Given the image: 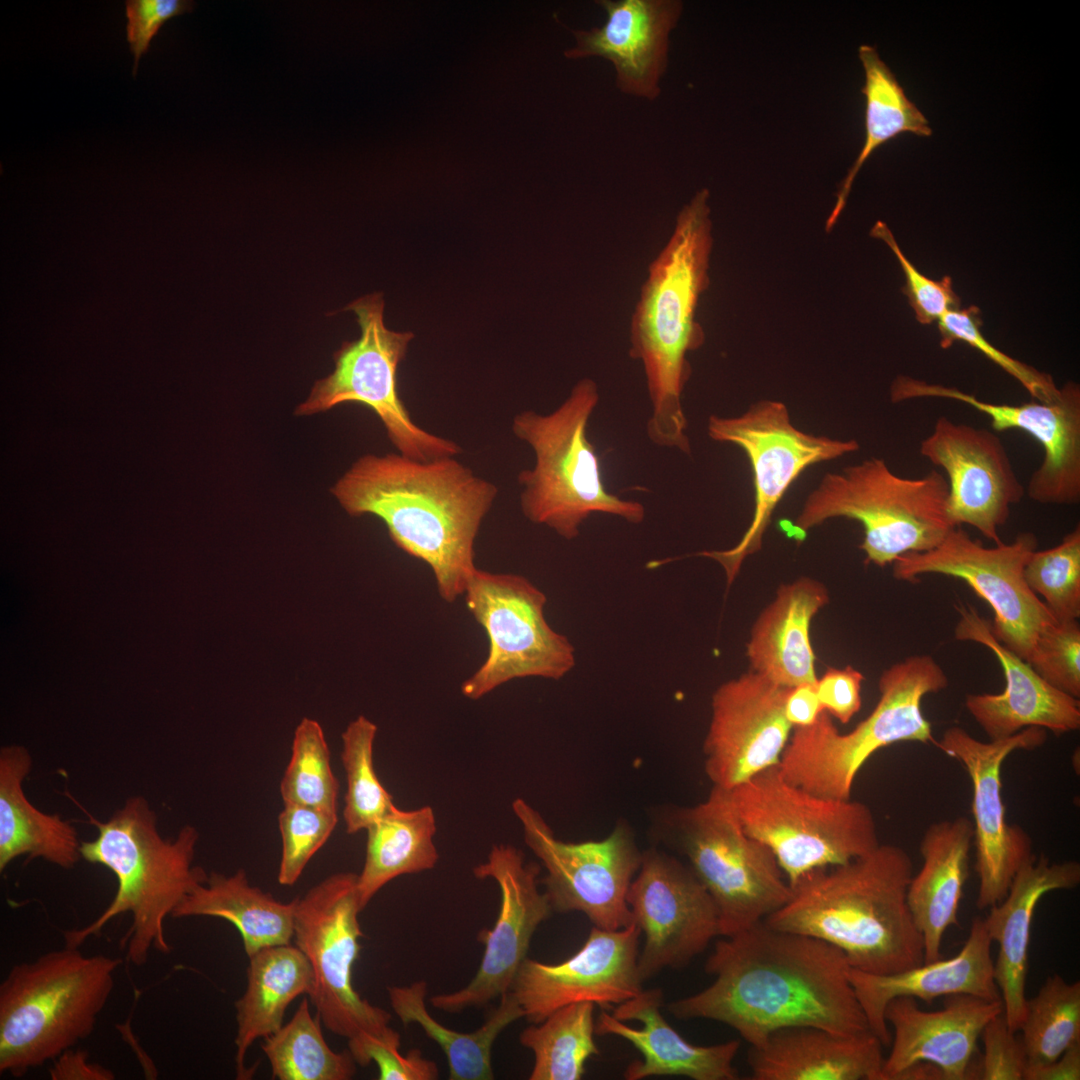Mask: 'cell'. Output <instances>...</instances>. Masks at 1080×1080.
Instances as JSON below:
<instances>
[{
  "label": "cell",
  "mask_w": 1080,
  "mask_h": 1080,
  "mask_svg": "<svg viewBox=\"0 0 1080 1080\" xmlns=\"http://www.w3.org/2000/svg\"><path fill=\"white\" fill-rule=\"evenodd\" d=\"M338 822L337 813L284 803L278 824L282 851L278 882L292 886L302 875L313 855L326 843Z\"/></svg>",
  "instance_id": "7dc6e473"
},
{
  "label": "cell",
  "mask_w": 1080,
  "mask_h": 1080,
  "mask_svg": "<svg viewBox=\"0 0 1080 1080\" xmlns=\"http://www.w3.org/2000/svg\"><path fill=\"white\" fill-rule=\"evenodd\" d=\"M947 499L946 477L937 470L905 478L893 473L883 459L872 457L827 473L807 496L789 535L801 541L832 518L858 521L864 530L860 549L865 562L884 567L943 541L954 528Z\"/></svg>",
  "instance_id": "9c48e42d"
},
{
  "label": "cell",
  "mask_w": 1080,
  "mask_h": 1080,
  "mask_svg": "<svg viewBox=\"0 0 1080 1080\" xmlns=\"http://www.w3.org/2000/svg\"><path fill=\"white\" fill-rule=\"evenodd\" d=\"M1080 1041L1070 1045L1055 1060L1038 1065H1027L1023 1080H1079Z\"/></svg>",
  "instance_id": "6f0895ef"
},
{
  "label": "cell",
  "mask_w": 1080,
  "mask_h": 1080,
  "mask_svg": "<svg viewBox=\"0 0 1080 1080\" xmlns=\"http://www.w3.org/2000/svg\"><path fill=\"white\" fill-rule=\"evenodd\" d=\"M400 1034L389 1027L376 1035H365L348 1040V1050L355 1062L367 1066L374 1061L380 1080H434L439 1076L436 1063L422 1056L419 1049L403 1055L400 1052Z\"/></svg>",
  "instance_id": "681fc988"
},
{
  "label": "cell",
  "mask_w": 1080,
  "mask_h": 1080,
  "mask_svg": "<svg viewBox=\"0 0 1080 1080\" xmlns=\"http://www.w3.org/2000/svg\"><path fill=\"white\" fill-rule=\"evenodd\" d=\"M894 1080H945V1077L936 1065L918 1062L901 1071Z\"/></svg>",
  "instance_id": "680465c9"
},
{
  "label": "cell",
  "mask_w": 1080,
  "mask_h": 1080,
  "mask_svg": "<svg viewBox=\"0 0 1080 1080\" xmlns=\"http://www.w3.org/2000/svg\"><path fill=\"white\" fill-rule=\"evenodd\" d=\"M314 989L311 965L296 945L264 948L249 957L247 986L236 1001V1072L238 1079L253 1073L246 1068L249 1047L283 1026L285 1011L301 995Z\"/></svg>",
  "instance_id": "e575fe53"
},
{
  "label": "cell",
  "mask_w": 1080,
  "mask_h": 1080,
  "mask_svg": "<svg viewBox=\"0 0 1080 1080\" xmlns=\"http://www.w3.org/2000/svg\"><path fill=\"white\" fill-rule=\"evenodd\" d=\"M858 56L865 75L861 89L865 96V139L839 187L835 205L826 221L827 232L831 231L843 211L858 172L878 147L902 133L921 137L932 135L928 120L907 97L877 49L863 44L858 49Z\"/></svg>",
  "instance_id": "f35d334b"
},
{
  "label": "cell",
  "mask_w": 1080,
  "mask_h": 1080,
  "mask_svg": "<svg viewBox=\"0 0 1080 1080\" xmlns=\"http://www.w3.org/2000/svg\"><path fill=\"white\" fill-rule=\"evenodd\" d=\"M1037 547V536L1024 532L1012 543L987 548L957 526L933 549L898 557L893 562V575L913 582L924 574L965 581L993 610L994 636L1029 662L1039 632L1056 621L1024 580V566Z\"/></svg>",
  "instance_id": "e0dca14e"
},
{
  "label": "cell",
  "mask_w": 1080,
  "mask_h": 1080,
  "mask_svg": "<svg viewBox=\"0 0 1080 1080\" xmlns=\"http://www.w3.org/2000/svg\"><path fill=\"white\" fill-rule=\"evenodd\" d=\"M53 1080H112L114 1073L97 1063L88 1061V1053L80 1049H68L53 1060L49 1070Z\"/></svg>",
  "instance_id": "11a10c76"
},
{
  "label": "cell",
  "mask_w": 1080,
  "mask_h": 1080,
  "mask_svg": "<svg viewBox=\"0 0 1080 1080\" xmlns=\"http://www.w3.org/2000/svg\"><path fill=\"white\" fill-rule=\"evenodd\" d=\"M870 235L884 241L896 256L906 280L903 292L908 298L916 319L921 324H930L939 320L948 310L959 308L960 298L952 288L950 276L933 280L920 273L906 258L893 233L884 222L877 221Z\"/></svg>",
  "instance_id": "f907efd6"
},
{
  "label": "cell",
  "mask_w": 1080,
  "mask_h": 1080,
  "mask_svg": "<svg viewBox=\"0 0 1080 1080\" xmlns=\"http://www.w3.org/2000/svg\"><path fill=\"white\" fill-rule=\"evenodd\" d=\"M892 402L916 398L959 401L990 418L995 432L1010 429L1030 435L1043 449V460L1025 489L1030 499L1045 505L1080 502V388L1069 381L1049 402L1009 405L986 402L955 387L900 375L890 389Z\"/></svg>",
  "instance_id": "ffe728a7"
},
{
  "label": "cell",
  "mask_w": 1080,
  "mask_h": 1080,
  "mask_svg": "<svg viewBox=\"0 0 1080 1080\" xmlns=\"http://www.w3.org/2000/svg\"><path fill=\"white\" fill-rule=\"evenodd\" d=\"M346 310L355 313L361 335L357 340L343 342L334 353L333 372L315 382L295 415H313L342 403L357 402L379 417L389 440L403 456L429 461L459 454L462 450L457 443L419 427L399 396L397 370L413 334L385 326L384 301L379 293L355 300Z\"/></svg>",
  "instance_id": "7c38bea8"
},
{
  "label": "cell",
  "mask_w": 1080,
  "mask_h": 1080,
  "mask_svg": "<svg viewBox=\"0 0 1080 1080\" xmlns=\"http://www.w3.org/2000/svg\"><path fill=\"white\" fill-rule=\"evenodd\" d=\"M919 450L947 475L951 524L970 525L1001 543L998 530L1008 520L1011 506L1023 498L1025 487L996 432L940 416Z\"/></svg>",
  "instance_id": "cb8c5ba5"
},
{
  "label": "cell",
  "mask_w": 1080,
  "mask_h": 1080,
  "mask_svg": "<svg viewBox=\"0 0 1080 1080\" xmlns=\"http://www.w3.org/2000/svg\"><path fill=\"white\" fill-rule=\"evenodd\" d=\"M670 818L675 845L716 906L719 936L757 925L790 899L774 854L744 832L727 790L712 786L704 801Z\"/></svg>",
  "instance_id": "8fae6325"
},
{
  "label": "cell",
  "mask_w": 1080,
  "mask_h": 1080,
  "mask_svg": "<svg viewBox=\"0 0 1080 1080\" xmlns=\"http://www.w3.org/2000/svg\"><path fill=\"white\" fill-rule=\"evenodd\" d=\"M196 3L191 0H127L126 39L134 57L132 75L135 77L140 58L150 48L152 39L171 18L190 13Z\"/></svg>",
  "instance_id": "f5cc1de1"
},
{
  "label": "cell",
  "mask_w": 1080,
  "mask_h": 1080,
  "mask_svg": "<svg viewBox=\"0 0 1080 1080\" xmlns=\"http://www.w3.org/2000/svg\"><path fill=\"white\" fill-rule=\"evenodd\" d=\"M339 784L320 724L304 718L297 726L289 763L280 783L284 803L337 813Z\"/></svg>",
  "instance_id": "ee69618b"
},
{
  "label": "cell",
  "mask_w": 1080,
  "mask_h": 1080,
  "mask_svg": "<svg viewBox=\"0 0 1080 1080\" xmlns=\"http://www.w3.org/2000/svg\"><path fill=\"white\" fill-rule=\"evenodd\" d=\"M121 962L65 945L14 965L0 984V1073L23 1077L89 1037Z\"/></svg>",
  "instance_id": "8992f818"
},
{
  "label": "cell",
  "mask_w": 1080,
  "mask_h": 1080,
  "mask_svg": "<svg viewBox=\"0 0 1080 1080\" xmlns=\"http://www.w3.org/2000/svg\"><path fill=\"white\" fill-rule=\"evenodd\" d=\"M789 689L749 670L714 691L703 743L712 786L731 790L779 765L793 730L784 712Z\"/></svg>",
  "instance_id": "7402d4cb"
},
{
  "label": "cell",
  "mask_w": 1080,
  "mask_h": 1080,
  "mask_svg": "<svg viewBox=\"0 0 1080 1080\" xmlns=\"http://www.w3.org/2000/svg\"><path fill=\"white\" fill-rule=\"evenodd\" d=\"M366 832L365 860L357 878L362 910L391 880L430 870L439 859L434 844L435 814L430 806L413 810L395 806Z\"/></svg>",
  "instance_id": "74e56055"
},
{
  "label": "cell",
  "mask_w": 1080,
  "mask_h": 1080,
  "mask_svg": "<svg viewBox=\"0 0 1080 1080\" xmlns=\"http://www.w3.org/2000/svg\"><path fill=\"white\" fill-rule=\"evenodd\" d=\"M633 922L644 935L642 982L666 968H682L719 936L716 906L690 867L655 848L643 851L627 893Z\"/></svg>",
  "instance_id": "d6986e66"
},
{
  "label": "cell",
  "mask_w": 1080,
  "mask_h": 1080,
  "mask_svg": "<svg viewBox=\"0 0 1080 1080\" xmlns=\"http://www.w3.org/2000/svg\"><path fill=\"white\" fill-rule=\"evenodd\" d=\"M991 943L984 921L972 920L969 936L958 954L893 973L871 974L850 967L849 979L870 1030L884 1047L891 1033L885 1020L890 1000L900 996L930 1003L940 996L969 994L985 1000H1001L994 979Z\"/></svg>",
  "instance_id": "f1b7e54d"
},
{
  "label": "cell",
  "mask_w": 1080,
  "mask_h": 1080,
  "mask_svg": "<svg viewBox=\"0 0 1080 1080\" xmlns=\"http://www.w3.org/2000/svg\"><path fill=\"white\" fill-rule=\"evenodd\" d=\"M860 671L848 665L844 668H828L817 678L816 691L823 710L842 724H847L862 706V682Z\"/></svg>",
  "instance_id": "db71d44e"
},
{
  "label": "cell",
  "mask_w": 1080,
  "mask_h": 1080,
  "mask_svg": "<svg viewBox=\"0 0 1080 1080\" xmlns=\"http://www.w3.org/2000/svg\"><path fill=\"white\" fill-rule=\"evenodd\" d=\"M828 601L825 585L813 578L782 584L752 626L746 645L749 670L788 688L816 683L810 626Z\"/></svg>",
  "instance_id": "1f68e13d"
},
{
  "label": "cell",
  "mask_w": 1080,
  "mask_h": 1080,
  "mask_svg": "<svg viewBox=\"0 0 1080 1080\" xmlns=\"http://www.w3.org/2000/svg\"><path fill=\"white\" fill-rule=\"evenodd\" d=\"M1055 689L1080 698V626L1077 620L1055 621L1039 632L1028 662Z\"/></svg>",
  "instance_id": "c3c4849f"
},
{
  "label": "cell",
  "mask_w": 1080,
  "mask_h": 1080,
  "mask_svg": "<svg viewBox=\"0 0 1080 1080\" xmlns=\"http://www.w3.org/2000/svg\"><path fill=\"white\" fill-rule=\"evenodd\" d=\"M637 925L618 930L593 926L582 947L557 964L525 958L510 987L524 1018L538 1024L557 1009L581 1002L619 1005L643 990L638 969Z\"/></svg>",
  "instance_id": "603a6c76"
},
{
  "label": "cell",
  "mask_w": 1080,
  "mask_h": 1080,
  "mask_svg": "<svg viewBox=\"0 0 1080 1080\" xmlns=\"http://www.w3.org/2000/svg\"><path fill=\"white\" fill-rule=\"evenodd\" d=\"M148 802L132 797L107 822L94 821L98 836L81 842L83 859L108 868L117 879L111 903L91 923L64 932L65 945L78 948L114 917L130 913L121 949L134 966H143L151 948L168 953L164 924L182 900L208 875L193 866L198 832L184 826L174 840L163 839Z\"/></svg>",
  "instance_id": "5b68a950"
},
{
  "label": "cell",
  "mask_w": 1080,
  "mask_h": 1080,
  "mask_svg": "<svg viewBox=\"0 0 1080 1080\" xmlns=\"http://www.w3.org/2000/svg\"><path fill=\"white\" fill-rule=\"evenodd\" d=\"M882 1047L871 1030L839 1034L793 1026L750 1046L748 1064L752 1080H881Z\"/></svg>",
  "instance_id": "4dcf8cb0"
},
{
  "label": "cell",
  "mask_w": 1080,
  "mask_h": 1080,
  "mask_svg": "<svg viewBox=\"0 0 1080 1080\" xmlns=\"http://www.w3.org/2000/svg\"><path fill=\"white\" fill-rule=\"evenodd\" d=\"M1023 576L1030 590L1044 598L1056 621L1077 620L1080 616L1079 525L1056 546L1035 550L1024 566Z\"/></svg>",
  "instance_id": "f6af8a7d"
},
{
  "label": "cell",
  "mask_w": 1080,
  "mask_h": 1080,
  "mask_svg": "<svg viewBox=\"0 0 1080 1080\" xmlns=\"http://www.w3.org/2000/svg\"><path fill=\"white\" fill-rule=\"evenodd\" d=\"M594 1006L590 1002L563 1006L520 1033L521 1045L534 1055L530 1080L582 1079L586 1061L600 1054L594 1040Z\"/></svg>",
  "instance_id": "ab89813d"
},
{
  "label": "cell",
  "mask_w": 1080,
  "mask_h": 1080,
  "mask_svg": "<svg viewBox=\"0 0 1080 1080\" xmlns=\"http://www.w3.org/2000/svg\"><path fill=\"white\" fill-rule=\"evenodd\" d=\"M463 595L489 640L485 661L461 685L466 698L480 699L517 678L559 680L575 666L574 646L550 627L546 596L527 578L476 569Z\"/></svg>",
  "instance_id": "5bb4252c"
},
{
  "label": "cell",
  "mask_w": 1080,
  "mask_h": 1080,
  "mask_svg": "<svg viewBox=\"0 0 1080 1080\" xmlns=\"http://www.w3.org/2000/svg\"><path fill=\"white\" fill-rule=\"evenodd\" d=\"M473 874L497 883L500 908L494 927L478 932L485 949L473 979L455 992L430 998L433 1007L448 1013L484 1006L507 993L527 958L535 931L553 911L546 893L539 889L540 866L526 863L523 852L514 846L494 845Z\"/></svg>",
  "instance_id": "44dd1931"
},
{
  "label": "cell",
  "mask_w": 1080,
  "mask_h": 1080,
  "mask_svg": "<svg viewBox=\"0 0 1080 1080\" xmlns=\"http://www.w3.org/2000/svg\"><path fill=\"white\" fill-rule=\"evenodd\" d=\"M357 878L351 872L332 874L298 898L293 936L313 971L309 998L317 1014L329 1031L348 1040L383 1033L391 1019L363 999L352 982L363 936Z\"/></svg>",
  "instance_id": "4fadbf2b"
},
{
  "label": "cell",
  "mask_w": 1080,
  "mask_h": 1080,
  "mask_svg": "<svg viewBox=\"0 0 1080 1080\" xmlns=\"http://www.w3.org/2000/svg\"><path fill=\"white\" fill-rule=\"evenodd\" d=\"M663 991L642 990L640 994L613 1009L601 1012L595 1034L613 1035L630 1042L642 1055L630 1063L627 1080L652 1076H683L693 1080H736L734 1060L740 1049L738 1040L714 1045H695L685 1040L668 1024L661 1013Z\"/></svg>",
  "instance_id": "83f0119b"
},
{
  "label": "cell",
  "mask_w": 1080,
  "mask_h": 1080,
  "mask_svg": "<svg viewBox=\"0 0 1080 1080\" xmlns=\"http://www.w3.org/2000/svg\"><path fill=\"white\" fill-rule=\"evenodd\" d=\"M1079 883V862L1051 863L1044 854L1034 855L1015 874L1003 900L990 907L983 919L990 939L999 946L994 979L1003 1015L1015 1033L1020 1030L1025 1015L1028 950L1035 908L1046 893L1073 889Z\"/></svg>",
  "instance_id": "f546056e"
},
{
  "label": "cell",
  "mask_w": 1080,
  "mask_h": 1080,
  "mask_svg": "<svg viewBox=\"0 0 1080 1080\" xmlns=\"http://www.w3.org/2000/svg\"><path fill=\"white\" fill-rule=\"evenodd\" d=\"M606 19L587 30L572 29L575 45L567 59L600 57L612 63L616 87L624 94L655 100L668 62L669 35L683 4L678 0H600Z\"/></svg>",
  "instance_id": "484cf974"
},
{
  "label": "cell",
  "mask_w": 1080,
  "mask_h": 1080,
  "mask_svg": "<svg viewBox=\"0 0 1080 1080\" xmlns=\"http://www.w3.org/2000/svg\"><path fill=\"white\" fill-rule=\"evenodd\" d=\"M849 970L838 948L762 921L717 941L705 962L714 981L667 1009L681 1020L723 1023L752 1047L793 1026L861 1033L870 1028Z\"/></svg>",
  "instance_id": "6da1fadb"
},
{
  "label": "cell",
  "mask_w": 1080,
  "mask_h": 1080,
  "mask_svg": "<svg viewBox=\"0 0 1080 1080\" xmlns=\"http://www.w3.org/2000/svg\"><path fill=\"white\" fill-rule=\"evenodd\" d=\"M709 437L731 443L747 455L754 486V512L741 539L721 551L696 555L718 562L731 585L744 560L762 548L772 515L792 483L808 467L857 451L854 439L841 440L806 433L795 427L787 406L777 400H760L738 416L711 415Z\"/></svg>",
  "instance_id": "9a60e30c"
},
{
  "label": "cell",
  "mask_w": 1080,
  "mask_h": 1080,
  "mask_svg": "<svg viewBox=\"0 0 1080 1080\" xmlns=\"http://www.w3.org/2000/svg\"><path fill=\"white\" fill-rule=\"evenodd\" d=\"M331 492L349 515L380 518L398 548L430 567L444 601L464 594L477 569L475 538L498 493L494 484L454 457L366 454Z\"/></svg>",
  "instance_id": "7a4b0ae2"
},
{
  "label": "cell",
  "mask_w": 1080,
  "mask_h": 1080,
  "mask_svg": "<svg viewBox=\"0 0 1080 1080\" xmlns=\"http://www.w3.org/2000/svg\"><path fill=\"white\" fill-rule=\"evenodd\" d=\"M1002 1012L1001 1000L969 994L945 996L943 1009L938 1011L920 1009L913 997L893 998L885 1008L893 1037L881 1080H894L918 1062L936 1065L945 1080L975 1079L971 1067L978 1038L984 1026Z\"/></svg>",
  "instance_id": "4316f807"
},
{
  "label": "cell",
  "mask_w": 1080,
  "mask_h": 1080,
  "mask_svg": "<svg viewBox=\"0 0 1080 1080\" xmlns=\"http://www.w3.org/2000/svg\"><path fill=\"white\" fill-rule=\"evenodd\" d=\"M960 618L954 636L985 646L998 660L1005 688L998 694H969L965 707L990 740L1010 737L1028 727H1040L1056 735L1080 728V701L1048 684L1032 668L1003 645L991 623L975 607L956 606Z\"/></svg>",
  "instance_id": "d4e9b609"
},
{
  "label": "cell",
  "mask_w": 1080,
  "mask_h": 1080,
  "mask_svg": "<svg viewBox=\"0 0 1080 1080\" xmlns=\"http://www.w3.org/2000/svg\"><path fill=\"white\" fill-rule=\"evenodd\" d=\"M391 1007L404 1025L418 1024L435 1041L448 1060L450 1080H491L492 1046L511 1023L524 1018V1011L508 991L484 1024L471 1033H462L442 1025L428 1011L425 999L427 983L415 981L408 986L388 987Z\"/></svg>",
  "instance_id": "8d00e7d4"
},
{
  "label": "cell",
  "mask_w": 1080,
  "mask_h": 1080,
  "mask_svg": "<svg viewBox=\"0 0 1080 1080\" xmlns=\"http://www.w3.org/2000/svg\"><path fill=\"white\" fill-rule=\"evenodd\" d=\"M973 836L972 821L964 816L932 823L922 836L923 864L910 880L907 903L923 937L924 963L942 958L945 931L959 925Z\"/></svg>",
  "instance_id": "d6a6232c"
},
{
  "label": "cell",
  "mask_w": 1080,
  "mask_h": 1080,
  "mask_svg": "<svg viewBox=\"0 0 1080 1080\" xmlns=\"http://www.w3.org/2000/svg\"><path fill=\"white\" fill-rule=\"evenodd\" d=\"M28 751L17 745L0 751V871L18 856L42 858L70 869L82 857L77 832L58 815L36 809L22 782L31 769Z\"/></svg>",
  "instance_id": "836d02e7"
},
{
  "label": "cell",
  "mask_w": 1080,
  "mask_h": 1080,
  "mask_svg": "<svg viewBox=\"0 0 1080 1080\" xmlns=\"http://www.w3.org/2000/svg\"><path fill=\"white\" fill-rule=\"evenodd\" d=\"M727 791L742 829L771 850L790 887L880 845L865 803L815 795L788 782L778 766Z\"/></svg>",
  "instance_id": "30bf717a"
},
{
  "label": "cell",
  "mask_w": 1080,
  "mask_h": 1080,
  "mask_svg": "<svg viewBox=\"0 0 1080 1080\" xmlns=\"http://www.w3.org/2000/svg\"><path fill=\"white\" fill-rule=\"evenodd\" d=\"M984 1054L979 1070L981 1080H1023L1028 1057L1021 1037H1017L1003 1015L993 1017L983 1028Z\"/></svg>",
  "instance_id": "816d5d0a"
},
{
  "label": "cell",
  "mask_w": 1080,
  "mask_h": 1080,
  "mask_svg": "<svg viewBox=\"0 0 1080 1080\" xmlns=\"http://www.w3.org/2000/svg\"><path fill=\"white\" fill-rule=\"evenodd\" d=\"M947 686L930 655L893 664L879 678L875 708L850 732L841 733L825 710L812 725L793 728L778 765L782 776L815 795L851 799L857 774L878 750L903 741L937 745L921 701Z\"/></svg>",
  "instance_id": "ba28073f"
},
{
  "label": "cell",
  "mask_w": 1080,
  "mask_h": 1080,
  "mask_svg": "<svg viewBox=\"0 0 1080 1080\" xmlns=\"http://www.w3.org/2000/svg\"><path fill=\"white\" fill-rule=\"evenodd\" d=\"M1028 1065L1049 1063L1080 1041V981L1048 976L1026 1001L1020 1027Z\"/></svg>",
  "instance_id": "b9f144b4"
},
{
  "label": "cell",
  "mask_w": 1080,
  "mask_h": 1080,
  "mask_svg": "<svg viewBox=\"0 0 1080 1080\" xmlns=\"http://www.w3.org/2000/svg\"><path fill=\"white\" fill-rule=\"evenodd\" d=\"M709 196L703 188L679 211L668 241L648 267L629 327V355L643 366L652 407L648 437L687 455L691 444L682 395L692 371L688 355L705 342L696 315L709 286Z\"/></svg>",
  "instance_id": "3957f363"
},
{
  "label": "cell",
  "mask_w": 1080,
  "mask_h": 1080,
  "mask_svg": "<svg viewBox=\"0 0 1080 1080\" xmlns=\"http://www.w3.org/2000/svg\"><path fill=\"white\" fill-rule=\"evenodd\" d=\"M909 854L880 844L845 864L816 870L763 922L838 948L851 968L893 974L924 963V942L907 903Z\"/></svg>",
  "instance_id": "277c9868"
},
{
  "label": "cell",
  "mask_w": 1080,
  "mask_h": 1080,
  "mask_svg": "<svg viewBox=\"0 0 1080 1080\" xmlns=\"http://www.w3.org/2000/svg\"><path fill=\"white\" fill-rule=\"evenodd\" d=\"M981 323L980 310L976 306L948 310L940 317L938 323L941 347L947 349L955 341L964 342L1015 378L1033 400L1049 402L1058 397L1060 389L1049 374L1040 372L994 347L982 335Z\"/></svg>",
  "instance_id": "bcb514c9"
},
{
  "label": "cell",
  "mask_w": 1080,
  "mask_h": 1080,
  "mask_svg": "<svg viewBox=\"0 0 1080 1080\" xmlns=\"http://www.w3.org/2000/svg\"><path fill=\"white\" fill-rule=\"evenodd\" d=\"M298 898L281 902L249 883L244 869L224 875L212 872L176 907L174 918L206 916L235 926L248 958L272 946L287 945L294 936Z\"/></svg>",
  "instance_id": "d590c367"
},
{
  "label": "cell",
  "mask_w": 1080,
  "mask_h": 1080,
  "mask_svg": "<svg viewBox=\"0 0 1080 1080\" xmlns=\"http://www.w3.org/2000/svg\"><path fill=\"white\" fill-rule=\"evenodd\" d=\"M1047 739V730L1028 727L1002 739L980 741L964 728H947L936 747L957 759L972 784L971 810L979 879L976 906L989 909L1006 896L1018 870L1035 854L1029 834L1006 821L1001 796V768L1016 750H1033Z\"/></svg>",
  "instance_id": "ac0fdd59"
},
{
  "label": "cell",
  "mask_w": 1080,
  "mask_h": 1080,
  "mask_svg": "<svg viewBox=\"0 0 1080 1080\" xmlns=\"http://www.w3.org/2000/svg\"><path fill=\"white\" fill-rule=\"evenodd\" d=\"M261 1048L279 1080H348L356 1062L348 1051L335 1052L325 1041L321 1018L312 1017L303 998L293 1017L264 1038Z\"/></svg>",
  "instance_id": "60d3db41"
},
{
  "label": "cell",
  "mask_w": 1080,
  "mask_h": 1080,
  "mask_svg": "<svg viewBox=\"0 0 1080 1080\" xmlns=\"http://www.w3.org/2000/svg\"><path fill=\"white\" fill-rule=\"evenodd\" d=\"M525 844L546 870L545 893L552 910L581 912L593 926L618 930L633 922L627 893L642 854L632 828L620 821L601 840L579 843L556 838L541 814L521 798L512 802Z\"/></svg>",
  "instance_id": "2e32d148"
},
{
  "label": "cell",
  "mask_w": 1080,
  "mask_h": 1080,
  "mask_svg": "<svg viewBox=\"0 0 1080 1080\" xmlns=\"http://www.w3.org/2000/svg\"><path fill=\"white\" fill-rule=\"evenodd\" d=\"M376 733L377 726L361 715L342 734L341 760L347 782L343 816L348 834L366 830L395 807L374 768Z\"/></svg>",
  "instance_id": "7bdbcfd3"
},
{
  "label": "cell",
  "mask_w": 1080,
  "mask_h": 1080,
  "mask_svg": "<svg viewBox=\"0 0 1080 1080\" xmlns=\"http://www.w3.org/2000/svg\"><path fill=\"white\" fill-rule=\"evenodd\" d=\"M822 711L816 683L800 684L789 689L784 712L793 728L812 725Z\"/></svg>",
  "instance_id": "9f6ffc18"
},
{
  "label": "cell",
  "mask_w": 1080,
  "mask_h": 1080,
  "mask_svg": "<svg viewBox=\"0 0 1080 1080\" xmlns=\"http://www.w3.org/2000/svg\"><path fill=\"white\" fill-rule=\"evenodd\" d=\"M591 378L579 380L552 412L527 410L512 423L514 435L533 450V468L522 470L520 507L532 523L545 525L566 540L578 537L594 513L617 516L632 524L645 518L644 506L609 492L601 463L588 439V422L599 403Z\"/></svg>",
  "instance_id": "52a82bcc"
}]
</instances>
